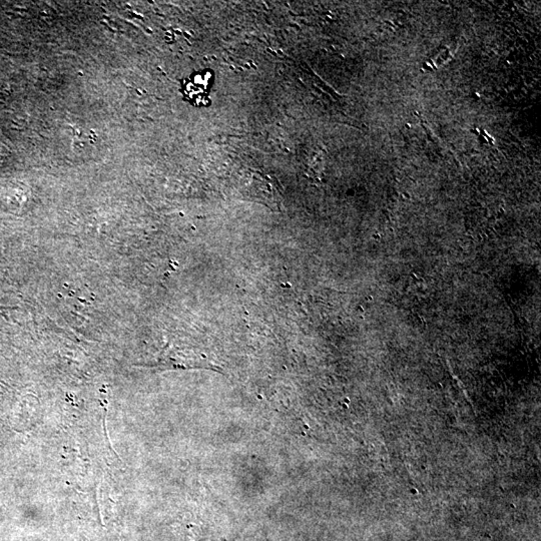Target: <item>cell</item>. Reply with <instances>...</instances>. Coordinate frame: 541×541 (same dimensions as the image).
Masks as SVG:
<instances>
[{"label":"cell","mask_w":541,"mask_h":541,"mask_svg":"<svg viewBox=\"0 0 541 541\" xmlns=\"http://www.w3.org/2000/svg\"><path fill=\"white\" fill-rule=\"evenodd\" d=\"M212 79H213V75L211 72H205L203 74L195 75L193 81H189V99L194 102H197L198 106H207Z\"/></svg>","instance_id":"cell-1"}]
</instances>
